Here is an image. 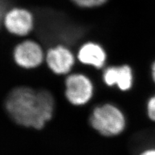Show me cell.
<instances>
[{
	"instance_id": "obj_10",
	"label": "cell",
	"mask_w": 155,
	"mask_h": 155,
	"mask_svg": "<svg viewBox=\"0 0 155 155\" xmlns=\"http://www.w3.org/2000/svg\"><path fill=\"white\" fill-rule=\"evenodd\" d=\"M147 110L149 117L152 120L155 121V96L149 100Z\"/></svg>"
},
{
	"instance_id": "obj_7",
	"label": "cell",
	"mask_w": 155,
	"mask_h": 155,
	"mask_svg": "<svg viewBox=\"0 0 155 155\" xmlns=\"http://www.w3.org/2000/svg\"><path fill=\"white\" fill-rule=\"evenodd\" d=\"M107 54L102 47L97 43L89 42L82 45L77 54V59L82 65L104 69L107 61Z\"/></svg>"
},
{
	"instance_id": "obj_5",
	"label": "cell",
	"mask_w": 155,
	"mask_h": 155,
	"mask_svg": "<svg viewBox=\"0 0 155 155\" xmlns=\"http://www.w3.org/2000/svg\"><path fill=\"white\" fill-rule=\"evenodd\" d=\"M45 61L48 69L56 76L71 73L75 65V58L72 52L63 45H58L48 49Z\"/></svg>"
},
{
	"instance_id": "obj_3",
	"label": "cell",
	"mask_w": 155,
	"mask_h": 155,
	"mask_svg": "<svg viewBox=\"0 0 155 155\" xmlns=\"http://www.w3.org/2000/svg\"><path fill=\"white\" fill-rule=\"evenodd\" d=\"M94 94L93 81L82 72H71L64 80V96L67 101L74 107L87 105Z\"/></svg>"
},
{
	"instance_id": "obj_1",
	"label": "cell",
	"mask_w": 155,
	"mask_h": 155,
	"mask_svg": "<svg viewBox=\"0 0 155 155\" xmlns=\"http://www.w3.org/2000/svg\"><path fill=\"white\" fill-rule=\"evenodd\" d=\"M55 107L54 98L49 91L27 85L14 87L5 100V109L10 119L28 129H44L53 119Z\"/></svg>"
},
{
	"instance_id": "obj_8",
	"label": "cell",
	"mask_w": 155,
	"mask_h": 155,
	"mask_svg": "<svg viewBox=\"0 0 155 155\" xmlns=\"http://www.w3.org/2000/svg\"><path fill=\"white\" fill-rule=\"evenodd\" d=\"M5 25L13 35L25 36L31 31L32 18L31 13L26 10L14 8L6 15Z\"/></svg>"
},
{
	"instance_id": "obj_11",
	"label": "cell",
	"mask_w": 155,
	"mask_h": 155,
	"mask_svg": "<svg viewBox=\"0 0 155 155\" xmlns=\"http://www.w3.org/2000/svg\"><path fill=\"white\" fill-rule=\"evenodd\" d=\"M140 155H155V150L154 149L147 150V151H143Z\"/></svg>"
},
{
	"instance_id": "obj_4",
	"label": "cell",
	"mask_w": 155,
	"mask_h": 155,
	"mask_svg": "<svg viewBox=\"0 0 155 155\" xmlns=\"http://www.w3.org/2000/svg\"><path fill=\"white\" fill-rule=\"evenodd\" d=\"M44 53L41 46L32 40L24 41L14 48L13 59L15 64L24 70L36 69L44 61Z\"/></svg>"
},
{
	"instance_id": "obj_9",
	"label": "cell",
	"mask_w": 155,
	"mask_h": 155,
	"mask_svg": "<svg viewBox=\"0 0 155 155\" xmlns=\"http://www.w3.org/2000/svg\"><path fill=\"white\" fill-rule=\"evenodd\" d=\"M78 5L83 7H93L104 3L107 0H73Z\"/></svg>"
},
{
	"instance_id": "obj_6",
	"label": "cell",
	"mask_w": 155,
	"mask_h": 155,
	"mask_svg": "<svg viewBox=\"0 0 155 155\" xmlns=\"http://www.w3.org/2000/svg\"><path fill=\"white\" fill-rule=\"evenodd\" d=\"M102 80L107 87L116 86L121 91H128L133 84L131 67L126 64L105 67L102 72Z\"/></svg>"
},
{
	"instance_id": "obj_12",
	"label": "cell",
	"mask_w": 155,
	"mask_h": 155,
	"mask_svg": "<svg viewBox=\"0 0 155 155\" xmlns=\"http://www.w3.org/2000/svg\"><path fill=\"white\" fill-rule=\"evenodd\" d=\"M152 76H153V78L155 82V63L153 64L152 67Z\"/></svg>"
},
{
	"instance_id": "obj_2",
	"label": "cell",
	"mask_w": 155,
	"mask_h": 155,
	"mask_svg": "<svg viewBox=\"0 0 155 155\" xmlns=\"http://www.w3.org/2000/svg\"><path fill=\"white\" fill-rule=\"evenodd\" d=\"M89 123L101 137L113 138L124 131L126 118L118 105L107 102L94 107L89 116Z\"/></svg>"
}]
</instances>
